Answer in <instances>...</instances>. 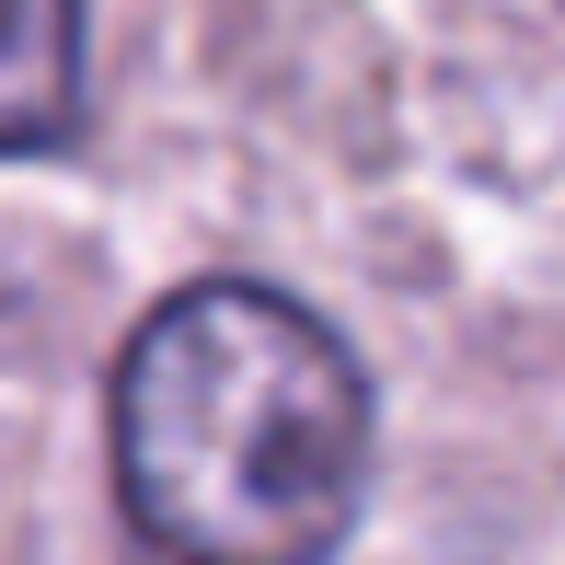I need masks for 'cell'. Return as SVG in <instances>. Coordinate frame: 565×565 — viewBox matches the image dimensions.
Listing matches in <instances>:
<instances>
[{
  "label": "cell",
  "instance_id": "2",
  "mask_svg": "<svg viewBox=\"0 0 565 565\" xmlns=\"http://www.w3.org/2000/svg\"><path fill=\"white\" fill-rule=\"evenodd\" d=\"M82 127V0H0V162Z\"/></svg>",
  "mask_w": 565,
  "mask_h": 565
},
{
  "label": "cell",
  "instance_id": "1",
  "mask_svg": "<svg viewBox=\"0 0 565 565\" xmlns=\"http://www.w3.org/2000/svg\"><path fill=\"white\" fill-rule=\"evenodd\" d=\"M127 531L162 554L289 565L347 543L370 484V381L300 300L209 277L127 335L105 381Z\"/></svg>",
  "mask_w": 565,
  "mask_h": 565
}]
</instances>
